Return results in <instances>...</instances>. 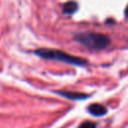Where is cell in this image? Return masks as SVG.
<instances>
[{"label": "cell", "mask_w": 128, "mask_h": 128, "mask_svg": "<svg viewBox=\"0 0 128 128\" xmlns=\"http://www.w3.org/2000/svg\"><path fill=\"white\" fill-rule=\"evenodd\" d=\"M74 38L78 43L91 50H103L111 43L108 36L95 32H82L76 34Z\"/></svg>", "instance_id": "cell-1"}, {"label": "cell", "mask_w": 128, "mask_h": 128, "mask_svg": "<svg viewBox=\"0 0 128 128\" xmlns=\"http://www.w3.org/2000/svg\"><path fill=\"white\" fill-rule=\"evenodd\" d=\"M39 57L44 59H50V60H57L62 61L68 64L77 65V66H85L87 65V61L83 58L76 57L74 55H70L64 51L57 50V49H50V48H40L37 49L35 52Z\"/></svg>", "instance_id": "cell-2"}, {"label": "cell", "mask_w": 128, "mask_h": 128, "mask_svg": "<svg viewBox=\"0 0 128 128\" xmlns=\"http://www.w3.org/2000/svg\"><path fill=\"white\" fill-rule=\"evenodd\" d=\"M58 94H60L63 97H66L71 100H82L88 97L87 94L79 93V92H69V91H57Z\"/></svg>", "instance_id": "cell-3"}, {"label": "cell", "mask_w": 128, "mask_h": 128, "mask_svg": "<svg viewBox=\"0 0 128 128\" xmlns=\"http://www.w3.org/2000/svg\"><path fill=\"white\" fill-rule=\"evenodd\" d=\"M88 111L90 112V114L94 115V116H103L104 114H106L107 110L106 108L101 105V104H97V103H94V104H91L89 107H88Z\"/></svg>", "instance_id": "cell-4"}, {"label": "cell", "mask_w": 128, "mask_h": 128, "mask_svg": "<svg viewBox=\"0 0 128 128\" xmlns=\"http://www.w3.org/2000/svg\"><path fill=\"white\" fill-rule=\"evenodd\" d=\"M77 8H78V4L75 1H69V2H66L63 5V11L67 14L74 13L77 10Z\"/></svg>", "instance_id": "cell-5"}, {"label": "cell", "mask_w": 128, "mask_h": 128, "mask_svg": "<svg viewBox=\"0 0 128 128\" xmlns=\"http://www.w3.org/2000/svg\"><path fill=\"white\" fill-rule=\"evenodd\" d=\"M79 128H96V124L92 121H86V122H83Z\"/></svg>", "instance_id": "cell-6"}, {"label": "cell", "mask_w": 128, "mask_h": 128, "mask_svg": "<svg viewBox=\"0 0 128 128\" xmlns=\"http://www.w3.org/2000/svg\"><path fill=\"white\" fill-rule=\"evenodd\" d=\"M125 16L126 17H128V6L126 7V9H125Z\"/></svg>", "instance_id": "cell-7"}]
</instances>
